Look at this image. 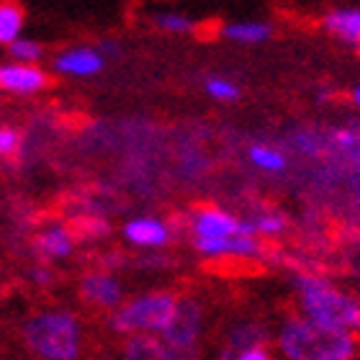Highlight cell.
Wrapping results in <instances>:
<instances>
[{
    "mask_svg": "<svg viewBox=\"0 0 360 360\" xmlns=\"http://www.w3.org/2000/svg\"><path fill=\"white\" fill-rule=\"evenodd\" d=\"M23 11L13 0H0V44L11 46L15 39H21Z\"/></svg>",
    "mask_w": 360,
    "mask_h": 360,
    "instance_id": "obj_18",
    "label": "cell"
},
{
    "mask_svg": "<svg viewBox=\"0 0 360 360\" xmlns=\"http://www.w3.org/2000/svg\"><path fill=\"white\" fill-rule=\"evenodd\" d=\"M80 296L85 304L96 309H119L124 299L119 278H113L108 270H90L80 281Z\"/></svg>",
    "mask_w": 360,
    "mask_h": 360,
    "instance_id": "obj_8",
    "label": "cell"
},
{
    "mask_svg": "<svg viewBox=\"0 0 360 360\" xmlns=\"http://www.w3.org/2000/svg\"><path fill=\"white\" fill-rule=\"evenodd\" d=\"M206 93H209L214 101H224V103H232V101H237L240 98V85L234 83V80H229V77H209L206 80Z\"/></svg>",
    "mask_w": 360,
    "mask_h": 360,
    "instance_id": "obj_21",
    "label": "cell"
},
{
    "mask_svg": "<svg viewBox=\"0 0 360 360\" xmlns=\"http://www.w3.org/2000/svg\"><path fill=\"white\" fill-rule=\"evenodd\" d=\"M248 160L263 173H283L285 165H288L283 152L270 147V144H252L248 150Z\"/></svg>",
    "mask_w": 360,
    "mask_h": 360,
    "instance_id": "obj_19",
    "label": "cell"
},
{
    "mask_svg": "<svg viewBox=\"0 0 360 360\" xmlns=\"http://www.w3.org/2000/svg\"><path fill=\"white\" fill-rule=\"evenodd\" d=\"M31 278H34L39 285H46V283H52V281H54V273L49 268H41V265H39V268L31 273Z\"/></svg>",
    "mask_w": 360,
    "mask_h": 360,
    "instance_id": "obj_25",
    "label": "cell"
},
{
    "mask_svg": "<svg viewBox=\"0 0 360 360\" xmlns=\"http://www.w3.org/2000/svg\"><path fill=\"white\" fill-rule=\"evenodd\" d=\"M170 265V257H162V255H142L139 260H136V268H167Z\"/></svg>",
    "mask_w": 360,
    "mask_h": 360,
    "instance_id": "obj_24",
    "label": "cell"
},
{
    "mask_svg": "<svg viewBox=\"0 0 360 360\" xmlns=\"http://www.w3.org/2000/svg\"><path fill=\"white\" fill-rule=\"evenodd\" d=\"M23 342L44 360H75L83 347V330L75 314L52 309L39 311L23 324Z\"/></svg>",
    "mask_w": 360,
    "mask_h": 360,
    "instance_id": "obj_3",
    "label": "cell"
},
{
    "mask_svg": "<svg viewBox=\"0 0 360 360\" xmlns=\"http://www.w3.org/2000/svg\"><path fill=\"white\" fill-rule=\"evenodd\" d=\"M124 240L142 250H162L173 240V226L158 217H136L124 224Z\"/></svg>",
    "mask_w": 360,
    "mask_h": 360,
    "instance_id": "obj_9",
    "label": "cell"
},
{
    "mask_svg": "<svg viewBox=\"0 0 360 360\" xmlns=\"http://www.w3.org/2000/svg\"><path fill=\"white\" fill-rule=\"evenodd\" d=\"M229 41H237V44H263L268 41L273 29H270L268 23H260V21H240V23H226L224 29H221Z\"/></svg>",
    "mask_w": 360,
    "mask_h": 360,
    "instance_id": "obj_17",
    "label": "cell"
},
{
    "mask_svg": "<svg viewBox=\"0 0 360 360\" xmlns=\"http://www.w3.org/2000/svg\"><path fill=\"white\" fill-rule=\"evenodd\" d=\"M353 103H355V105H360V85L353 90Z\"/></svg>",
    "mask_w": 360,
    "mask_h": 360,
    "instance_id": "obj_28",
    "label": "cell"
},
{
    "mask_svg": "<svg viewBox=\"0 0 360 360\" xmlns=\"http://www.w3.org/2000/svg\"><path fill=\"white\" fill-rule=\"evenodd\" d=\"M355 332H360V316H358V324H355Z\"/></svg>",
    "mask_w": 360,
    "mask_h": 360,
    "instance_id": "obj_29",
    "label": "cell"
},
{
    "mask_svg": "<svg viewBox=\"0 0 360 360\" xmlns=\"http://www.w3.org/2000/svg\"><path fill=\"white\" fill-rule=\"evenodd\" d=\"M324 29L350 46H360V8H340L324 15Z\"/></svg>",
    "mask_w": 360,
    "mask_h": 360,
    "instance_id": "obj_14",
    "label": "cell"
},
{
    "mask_svg": "<svg viewBox=\"0 0 360 360\" xmlns=\"http://www.w3.org/2000/svg\"><path fill=\"white\" fill-rule=\"evenodd\" d=\"M237 360H270V353L265 350V347H252V350H248V353H242Z\"/></svg>",
    "mask_w": 360,
    "mask_h": 360,
    "instance_id": "obj_26",
    "label": "cell"
},
{
    "mask_svg": "<svg viewBox=\"0 0 360 360\" xmlns=\"http://www.w3.org/2000/svg\"><path fill=\"white\" fill-rule=\"evenodd\" d=\"M296 291H299L301 309L307 319L332 330H355L360 316V301L350 293L340 291L338 285L330 283L324 276L304 270L296 276Z\"/></svg>",
    "mask_w": 360,
    "mask_h": 360,
    "instance_id": "obj_2",
    "label": "cell"
},
{
    "mask_svg": "<svg viewBox=\"0 0 360 360\" xmlns=\"http://www.w3.org/2000/svg\"><path fill=\"white\" fill-rule=\"evenodd\" d=\"M98 52L103 54V57H116V54H119V46L113 44V41H103V44L98 46Z\"/></svg>",
    "mask_w": 360,
    "mask_h": 360,
    "instance_id": "obj_27",
    "label": "cell"
},
{
    "mask_svg": "<svg viewBox=\"0 0 360 360\" xmlns=\"http://www.w3.org/2000/svg\"><path fill=\"white\" fill-rule=\"evenodd\" d=\"M75 232L70 224H62V221H54V224L44 226L41 232L34 237V252L44 260H62V257H70L72 250H75Z\"/></svg>",
    "mask_w": 360,
    "mask_h": 360,
    "instance_id": "obj_12",
    "label": "cell"
},
{
    "mask_svg": "<svg viewBox=\"0 0 360 360\" xmlns=\"http://www.w3.org/2000/svg\"><path fill=\"white\" fill-rule=\"evenodd\" d=\"M52 68L68 77H93L105 68V57L90 46H72L54 57Z\"/></svg>",
    "mask_w": 360,
    "mask_h": 360,
    "instance_id": "obj_11",
    "label": "cell"
},
{
    "mask_svg": "<svg viewBox=\"0 0 360 360\" xmlns=\"http://www.w3.org/2000/svg\"><path fill=\"white\" fill-rule=\"evenodd\" d=\"M278 347L288 360H353L358 342L347 330H332L307 316H288L278 335Z\"/></svg>",
    "mask_w": 360,
    "mask_h": 360,
    "instance_id": "obj_1",
    "label": "cell"
},
{
    "mask_svg": "<svg viewBox=\"0 0 360 360\" xmlns=\"http://www.w3.org/2000/svg\"><path fill=\"white\" fill-rule=\"evenodd\" d=\"M8 52L15 62H23V65H37L41 57H44V46L34 41V39H15L13 44L8 46Z\"/></svg>",
    "mask_w": 360,
    "mask_h": 360,
    "instance_id": "obj_20",
    "label": "cell"
},
{
    "mask_svg": "<svg viewBox=\"0 0 360 360\" xmlns=\"http://www.w3.org/2000/svg\"><path fill=\"white\" fill-rule=\"evenodd\" d=\"M23 142L21 134L13 127H0V160H13L18 158Z\"/></svg>",
    "mask_w": 360,
    "mask_h": 360,
    "instance_id": "obj_23",
    "label": "cell"
},
{
    "mask_svg": "<svg viewBox=\"0 0 360 360\" xmlns=\"http://www.w3.org/2000/svg\"><path fill=\"white\" fill-rule=\"evenodd\" d=\"M121 360H178L170 347L162 340L152 335H131L124 345V358Z\"/></svg>",
    "mask_w": 360,
    "mask_h": 360,
    "instance_id": "obj_15",
    "label": "cell"
},
{
    "mask_svg": "<svg viewBox=\"0 0 360 360\" xmlns=\"http://www.w3.org/2000/svg\"><path fill=\"white\" fill-rule=\"evenodd\" d=\"M49 85V75L39 65H23V62H11L0 65V88L15 96H34Z\"/></svg>",
    "mask_w": 360,
    "mask_h": 360,
    "instance_id": "obj_10",
    "label": "cell"
},
{
    "mask_svg": "<svg viewBox=\"0 0 360 360\" xmlns=\"http://www.w3.org/2000/svg\"><path fill=\"white\" fill-rule=\"evenodd\" d=\"M188 229L193 234V240H221V237H232V234H248L242 219H237L229 211L219 209V206H195L188 217ZM252 237V234H250Z\"/></svg>",
    "mask_w": 360,
    "mask_h": 360,
    "instance_id": "obj_6",
    "label": "cell"
},
{
    "mask_svg": "<svg viewBox=\"0 0 360 360\" xmlns=\"http://www.w3.org/2000/svg\"><path fill=\"white\" fill-rule=\"evenodd\" d=\"M265 340H268V330L260 322L234 324L229 335H226V342L221 347V353H219V360H237L242 353H248L252 347H265Z\"/></svg>",
    "mask_w": 360,
    "mask_h": 360,
    "instance_id": "obj_13",
    "label": "cell"
},
{
    "mask_svg": "<svg viewBox=\"0 0 360 360\" xmlns=\"http://www.w3.org/2000/svg\"><path fill=\"white\" fill-rule=\"evenodd\" d=\"M155 23L162 31H167V34H188V31L195 29L193 21L188 15H180V13H158L155 15Z\"/></svg>",
    "mask_w": 360,
    "mask_h": 360,
    "instance_id": "obj_22",
    "label": "cell"
},
{
    "mask_svg": "<svg viewBox=\"0 0 360 360\" xmlns=\"http://www.w3.org/2000/svg\"><path fill=\"white\" fill-rule=\"evenodd\" d=\"M175 307H178V296L173 291H150L113 309L108 324L113 332H121V335L162 332L173 319Z\"/></svg>",
    "mask_w": 360,
    "mask_h": 360,
    "instance_id": "obj_4",
    "label": "cell"
},
{
    "mask_svg": "<svg viewBox=\"0 0 360 360\" xmlns=\"http://www.w3.org/2000/svg\"><path fill=\"white\" fill-rule=\"evenodd\" d=\"M203 327V309L191 296L178 299L173 319L162 330V342L175 353L178 360H195L198 355V338Z\"/></svg>",
    "mask_w": 360,
    "mask_h": 360,
    "instance_id": "obj_5",
    "label": "cell"
},
{
    "mask_svg": "<svg viewBox=\"0 0 360 360\" xmlns=\"http://www.w3.org/2000/svg\"><path fill=\"white\" fill-rule=\"evenodd\" d=\"M242 224L248 229V234L252 237H276V234H283L285 226H288V219L281 211H257L252 217L242 219Z\"/></svg>",
    "mask_w": 360,
    "mask_h": 360,
    "instance_id": "obj_16",
    "label": "cell"
},
{
    "mask_svg": "<svg viewBox=\"0 0 360 360\" xmlns=\"http://www.w3.org/2000/svg\"><path fill=\"white\" fill-rule=\"evenodd\" d=\"M193 248L214 260H250L265 252L257 237H250V234H232L221 240H193Z\"/></svg>",
    "mask_w": 360,
    "mask_h": 360,
    "instance_id": "obj_7",
    "label": "cell"
}]
</instances>
